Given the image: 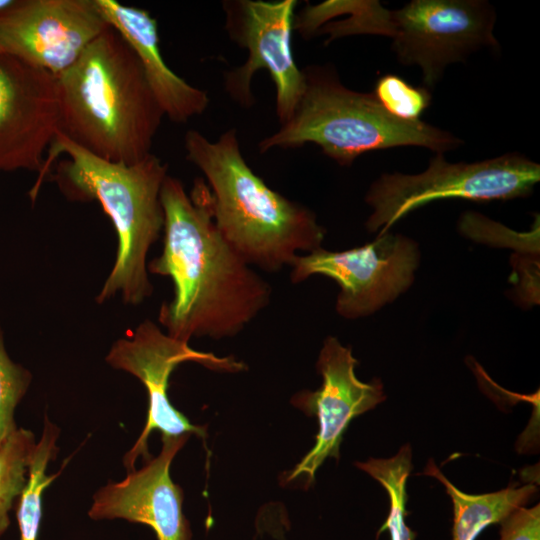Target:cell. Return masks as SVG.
I'll list each match as a JSON object with an SVG mask.
<instances>
[{
  "instance_id": "6da1fadb",
  "label": "cell",
  "mask_w": 540,
  "mask_h": 540,
  "mask_svg": "<svg viewBox=\"0 0 540 540\" xmlns=\"http://www.w3.org/2000/svg\"><path fill=\"white\" fill-rule=\"evenodd\" d=\"M160 201L163 249L147 269L169 277L174 291L160 307L159 324L185 343L236 336L270 304L271 285L219 232L203 179L188 194L179 179L167 175Z\"/></svg>"
},
{
  "instance_id": "3957f363",
  "label": "cell",
  "mask_w": 540,
  "mask_h": 540,
  "mask_svg": "<svg viewBox=\"0 0 540 540\" xmlns=\"http://www.w3.org/2000/svg\"><path fill=\"white\" fill-rule=\"evenodd\" d=\"M52 180L72 201H97L110 218L118 238L114 266L96 301L104 303L121 293L126 304L137 305L153 292L147 254L164 226L160 201L167 164L154 154L134 164L100 158L58 133L48 149L43 170L32 188L37 193L51 164L60 155Z\"/></svg>"
},
{
  "instance_id": "52a82bcc",
  "label": "cell",
  "mask_w": 540,
  "mask_h": 540,
  "mask_svg": "<svg viewBox=\"0 0 540 540\" xmlns=\"http://www.w3.org/2000/svg\"><path fill=\"white\" fill-rule=\"evenodd\" d=\"M420 262L417 243L389 231L363 246L329 251L322 247L298 255L290 268V280L301 283L322 275L340 287L336 312L345 319L369 316L393 302L414 281Z\"/></svg>"
},
{
  "instance_id": "277c9868",
  "label": "cell",
  "mask_w": 540,
  "mask_h": 540,
  "mask_svg": "<svg viewBox=\"0 0 540 540\" xmlns=\"http://www.w3.org/2000/svg\"><path fill=\"white\" fill-rule=\"evenodd\" d=\"M184 147L210 189L219 232L249 265L274 273L322 247L326 230L315 213L271 189L249 167L235 129L214 142L189 130Z\"/></svg>"
},
{
  "instance_id": "4fadbf2b",
  "label": "cell",
  "mask_w": 540,
  "mask_h": 540,
  "mask_svg": "<svg viewBox=\"0 0 540 540\" xmlns=\"http://www.w3.org/2000/svg\"><path fill=\"white\" fill-rule=\"evenodd\" d=\"M357 363L351 348L343 346L336 337L328 336L324 340L316 363L323 379L321 387L299 391L291 399L306 415L317 417L316 443L287 473L286 482L304 476L305 487H309L326 458H339L340 443L349 423L385 400L380 379L366 383L356 377Z\"/></svg>"
},
{
  "instance_id": "44dd1931",
  "label": "cell",
  "mask_w": 540,
  "mask_h": 540,
  "mask_svg": "<svg viewBox=\"0 0 540 540\" xmlns=\"http://www.w3.org/2000/svg\"><path fill=\"white\" fill-rule=\"evenodd\" d=\"M373 94L387 113L408 122L418 121L431 103L427 88L413 86L395 74L382 75Z\"/></svg>"
},
{
  "instance_id": "30bf717a",
  "label": "cell",
  "mask_w": 540,
  "mask_h": 540,
  "mask_svg": "<svg viewBox=\"0 0 540 540\" xmlns=\"http://www.w3.org/2000/svg\"><path fill=\"white\" fill-rule=\"evenodd\" d=\"M392 49L404 65H417L425 86L434 87L447 65L483 47L498 46L496 14L482 0H413L392 11Z\"/></svg>"
},
{
  "instance_id": "8fae6325",
  "label": "cell",
  "mask_w": 540,
  "mask_h": 540,
  "mask_svg": "<svg viewBox=\"0 0 540 540\" xmlns=\"http://www.w3.org/2000/svg\"><path fill=\"white\" fill-rule=\"evenodd\" d=\"M107 27L95 0H16L0 11V49L57 77Z\"/></svg>"
},
{
  "instance_id": "603a6c76",
  "label": "cell",
  "mask_w": 540,
  "mask_h": 540,
  "mask_svg": "<svg viewBox=\"0 0 540 540\" xmlns=\"http://www.w3.org/2000/svg\"><path fill=\"white\" fill-rule=\"evenodd\" d=\"M500 540H540V505L520 507L500 522Z\"/></svg>"
},
{
  "instance_id": "d4e9b609",
  "label": "cell",
  "mask_w": 540,
  "mask_h": 540,
  "mask_svg": "<svg viewBox=\"0 0 540 540\" xmlns=\"http://www.w3.org/2000/svg\"><path fill=\"white\" fill-rule=\"evenodd\" d=\"M0 52H2L1 49H0Z\"/></svg>"
},
{
  "instance_id": "ac0fdd59",
  "label": "cell",
  "mask_w": 540,
  "mask_h": 540,
  "mask_svg": "<svg viewBox=\"0 0 540 540\" xmlns=\"http://www.w3.org/2000/svg\"><path fill=\"white\" fill-rule=\"evenodd\" d=\"M356 466L375 480L387 491L390 499V510L386 522L379 533L388 530L391 540H415L416 533L405 523L406 482L412 469L411 448L401 447L396 455L386 459L370 458L366 462H357Z\"/></svg>"
},
{
  "instance_id": "7402d4cb",
  "label": "cell",
  "mask_w": 540,
  "mask_h": 540,
  "mask_svg": "<svg viewBox=\"0 0 540 540\" xmlns=\"http://www.w3.org/2000/svg\"><path fill=\"white\" fill-rule=\"evenodd\" d=\"M31 380V372L8 355L0 327V445L18 429L15 409L28 391Z\"/></svg>"
},
{
  "instance_id": "d6986e66",
  "label": "cell",
  "mask_w": 540,
  "mask_h": 540,
  "mask_svg": "<svg viewBox=\"0 0 540 540\" xmlns=\"http://www.w3.org/2000/svg\"><path fill=\"white\" fill-rule=\"evenodd\" d=\"M34 434L18 428L0 445V538L10 525V511L21 495L36 445Z\"/></svg>"
},
{
  "instance_id": "e0dca14e",
  "label": "cell",
  "mask_w": 540,
  "mask_h": 540,
  "mask_svg": "<svg viewBox=\"0 0 540 540\" xmlns=\"http://www.w3.org/2000/svg\"><path fill=\"white\" fill-rule=\"evenodd\" d=\"M59 435L60 429L45 416L43 431L36 442L28 467L26 485L16 501L20 540L38 539L42 518V494L61 473L59 470L52 475L46 474L49 462L58 454Z\"/></svg>"
},
{
  "instance_id": "ffe728a7",
  "label": "cell",
  "mask_w": 540,
  "mask_h": 540,
  "mask_svg": "<svg viewBox=\"0 0 540 540\" xmlns=\"http://www.w3.org/2000/svg\"><path fill=\"white\" fill-rule=\"evenodd\" d=\"M322 9L328 20L348 14L343 21L328 22L316 33H328L326 43L343 36L355 34H378L392 37L394 22L392 11L385 9L379 1H325Z\"/></svg>"
},
{
  "instance_id": "7a4b0ae2",
  "label": "cell",
  "mask_w": 540,
  "mask_h": 540,
  "mask_svg": "<svg viewBox=\"0 0 540 540\" xmlns=\"http://www.w3.org/2000/svg\"><path fill=\"white\" fill-rule=\"evenodd\" d=\"M59 132L86 151L134 164L149 154L164 113L125 40L107 27L57 76Z\"/></svg>"
},
{
  "instance_id": "8992f818",
  "label": "cell",
  "mask_w": 540,
  "mask_h": 540,
  "mask_svg": "<svg viewBox=\"0 0 540 540\" xmlns=\"http://www.w3.org/2000/svg\"><path fill=\"white\" fill-rule=\"evenodd\" d=\"M539 180L540 165L520 154L451 163L442 153H436L422 173H384L372 183L365 196L373 209L366 228L382 234L408 213L436 200L494 201L527 197Z\"/></svg>"
},
{
  "instance_id": "5bb4252c",
  "label": "cell",
  "mask_w": 540,
  "mask_h": 540,
  "mask_svg": "<svg viewBox=\"0 0 540 540\" xmlns=\"http://www.w3.org/2000/svg\"><path fill=\"white\" fill-rule=\"evenodd\" d=\"M189 437L190 434L162 437L158 456L93 495L88 516L95 521L124 519L148 525L158 540H191L190 523L182 508L183 491L169 473L172 460Z\"/></svg>"
},
{
  "instance_id": "7c38bea8",
  "label": "cell",
  "mask_w": 540,
  "mask_h": 540,
  "mask_svg": "<svg viewBox=\"0 0 540 540\" xmlns=\"http://www.w3.org/2000/svg\"><path fill=\"white\" fill-rule=\"evenodd\" d=\"M59 121L57 77L0 52V172L40 174Z\"/></svg>"
},
{
  "instance_id": "9c48e42d",
  "label": "cell",
  "mask_w": 540,
  "mask_h": 540,
  "mask_svg": "<svg viewBox=\"0 0 540 540\" xmlns=\"http://www.w3.org/2000/svg\"><path fill=\"white\" fill-rule=\"evenodd\" d=\"M296 6V0H227L222 3L229 38L248 50L246 61L225 74V90L238 104L250 108L255 103L251 90L253 76L258 70H267L275 85L280 124L293 115L305 87L303 71L297 66L291 49Z\"/></svg>"
},
{
  "instance_id": "5b68a950",
  "label": "cell",
  "mask_w": 540,
  "mask_h": 540,
  "mask_svg": "<svg viewBox=\"0 0 540 540\" xmlns=\"http://www.w3.org/2000/svg\"><path fill=\"white\" fill-rule=\"evenodd\" d=\"M302 71V97L290 119L260 141L261 153L314 143L339 165L349 166L373 150L412 145L443 154L463 143L452 133L421 120L394 118L373 93L345 87L332 68L310 66Z\"/></svg>"
},
{
  "instance_id": "cb8c5ba5",
  "label": "cell",
  "mask_w": 540,
  "mask_h": 540,
  "mask_svg": "<svg viewBox=\"0 0 540 540\" xmlns=\"http://www.w3.org/2000/svg\"><path fill=\"white\" fill-rule=\"evenodd\" d=\"M15 2L16 0H0V11L11 7Z\"/></svg>"
},
{
  "instance_id": "ba28073f",
  "label": "cell",
  "mask_w": 540,
  "mask_h": 540,
  "mask_svg": "<svg viewBox=\"0 0 540 540\" xmlns=\"http://www.w3.org/2000/svg\"><path fill=\"white\" fill-rule=\"evenodd\" d=\"M107 363L118 370L135 376L146 388L148 413L145 427L123 457L127 472L135 469L139 457L151 458L148 438L158 430L162 437H177L184 434L206 436V426L192 424L169 402L168 382L174 369L184 362H195L208 369L237 373L247 366L232 356L219 357L211 352L197 351L188 343L176 340L163 332L152 320L146 319L127 337L118 339L110 348Z\"/></svg>"
},
{
  "instance_id": "2e32d148",
  "label": "cell",
  "mask_w": 540,
  "mask_h": 540,
  "mask_svg": "<svg viewBox=\"0 0 540 540\" xmlns=\"http://www.w3.org/2000/svg\"><path fill=\"white\" fill-rule=\"evenodd\" d=\"M423 473L442 482L452 499V540H475L486 527L500 524L513 511L524 507L537 492L535 485L527 484L486 494H467L457 489L431 460Z\"/></svg>"
},
{
  "instance_id": "9a60e30c",
  "label": "cell",
  "mask_w": 540,
  "mask_h": 540,
  "mask_svg": "<svg viewBox=\"0 0 540 540\" xmlns=\"http://www.w3.org/2000/svg\"><path fill=\"white\" fill-rule=\"evenodd\" d=\"M95 2L108 25L135 53L164 116L176 123H186L201 115L209 105L207 92L189 84L168 67L159 47L157 22L149 12L116 0Z\"/></svg>"
}]
</instances>
